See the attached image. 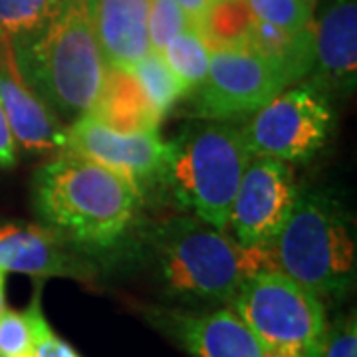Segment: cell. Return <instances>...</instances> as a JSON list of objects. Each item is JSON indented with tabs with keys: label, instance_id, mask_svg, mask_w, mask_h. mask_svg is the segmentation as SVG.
<instances>
[{
	"label": "cell",
	"instance_id": "44dd1931",
	"mask_svg": "<svg viewBox=\"0 0 357 357\" xmlns=\"http://www.w3.org/2000/svg\"><path fill=\"white\" fill-rule=\"evenodd\" d=\"M161 54L169 68L173 70V74L185 86L187 93H192L208 74L213 52L206 46L197 26H191L171 40Z\"/></svg>",
	"mask_w": 357,
	"mask_h": 357
},
{
	"label": "cell",
	"instance_id": "f1b7e54d",
	"mask_svg": "<svg viewBox=\"0 0 357 357\" xmlns=\"http://www.w3.org/2000/svg\"><path fill=\"white\" fill-rule=\"evenodd\" d=\"M4 286H6V272L0 270V314L6 307V294H4Z\"/></svg>",
	"mask_w": 357,
	"mask_h": 357
},
{
	"label": "cell",
	"instance_id": "f546056e",
	"mask_svg": "<svg viewBox=\"0 0 357 357\" xmlns=\"http://www.w3.org/2000/svg\"><path fill=\"white\" fill-rule=\"evenodd\" d=\"M304 2H307V4H312V6H316V0H304Z\"/></svg>",
	"mask_w": 357,
	"mask_h": 357
},
{
	"label": "cell",
	"instance_id": "8992f818",
	"mask_svg": "<svg viewBox=\"0 0 357 357\" xmlns=\"http://www.w3.org/2000/svg\"><path fill=\"white\" fill-rule=\"evenodd\" d=\"M229 307L264 347L268 357H321L328 337L324 300L280 270L244 282Z\"/></svg>",
	"mask_w": 357,
	"mask_h": 357
},
{
	"label": "cell",
	"instance_id": "5b68a950",
	"mask_svg": "<svg viewBox=\"0 0 357 357\" xmlns=\"http://www.w3.org/2000/svg\"><path fill=\"white\" fill-rule=\"evenodd\" d=\"M272 250L278 270L319 300L345 296L356 284L354 218L330 192L300 191Z\"/></svg>",
	"mask_w": 357,
	"mask_h": 357
},
{
	"label": "cell",
	"instance_id": "603a6c76",
	"mask_svg": "<svg viewBox=\"0 0 357 357\" xmlns=\"http://www.w3.org/2000/svg\"><path fill=\"white\" fill-rule=\"evenodd\" d=\"M256 20L280 26L286 30H302L314 20V6L304 0H244Z\"/></svg>",
	"mask_w": 357,
	"mask_h": 357
},
{
	"label": "cell",
	"instance_id": "8fae6325",
	"mask_svg": "<svg viewBox=\"0 0 357 357\" xmlns=\"http://www.w3.org/2000/svg\"><path fill=\"white\" fill-rule=\"evenodd\" d=\"M151 319L192 357H268L255 333L230 307L203 314L153 310Z\"/></svg>",
	"mask_w": 357,
	"mask_h": 357
},
{
	"label": "cell",
	"instance_id": "52a82bcc",
	"mask_svg": "<svg viewBox=\"0 0 357 357\" xmlns=\"http://www.w3.org/2000/svg\"><path fill=\"white\" fill-rule=\"evenodd\" d=\"M330 98L312 82L284 89L252 114L243 126L244 139L255 157L306 161L318 153L332 133Z\"/></svg>",
	"mask_w": 357,
	"mask_h": 357
},
{
	"label": "cell",
	"instance_id": "7c38bea8",
	"mask_svg": "<svg viewBox=\"0 0 357 357\" xmlns=\"http://www.w3.org/2000/svg\"><path fill=\"white\" fill-rule=\"evenodd\" d=\"M0 270L34 278H72L88 282L96 270L74 246L42 225L10 222L0 227Z\"/></svg>",
	"mask_w": 357,
	"mask_h": 357
},
{
	"label": "cell",
	"instance_id": "e0dca14e",
	"mask_svg": "<svg viewBox=\"0 0 357 357\" xmlns=\"http://www.w3.org/2000/svg\"><path fill=\"white\" fill-rule=\"evenodd\" d=\"M314 38H316L314 22L302 30H286L280 26L255 20L246 38V48L255 50L262 58L278 66L290 77V82L296 84L307 76L314 66V48H316Z\"/></svg>",
	"mask_w": 357,
	"mask_h": 357
},
{
	"label": "cell",
	"instance_id": "d4e9b609",
	"mask_svg": "<svg viewBox=\"0 0 357 357\" xmlns=\"http://www.w3.org/2000/svg\"><path fill=\"white\" fill-rule=\"evenodd\" d=\"M321 357H357L356 312L345 314L330 326Z\"/></svg>",
	"mask_w": 357,
	"mask_h": 357
},
{
	"label": "cell",
	"instance_id": "7402d4cb",
	"mask_svg": "<svg viewBox=\"0 0 357 357\" xmlns=\"http://www.w3.org/2000/svg\"><path fill=\"white\" fill-rule=\"evenodd\" d=\"M40 302V288L24 312L4 307L0 314V357H32L34 354V316Z\"/></svg>",
	"mask_w": 357,
	"mask_h": 357
},
{
	"label": "cell",
	"instance_id": "4316f807",
	"mask_svg": "<svg viewBox=\"0 0 357 357\" xmlns=\"http://www.w3.org/2000/svg\"><path fill=\"white\" fill-rule=\"evenodd\" d=\"M16 163H18L16 139H14L13 129L8 126V119L4 115V109L0 105V167L2 169H13Z\"/></svg>",
	"mask_w": 357,
	"mask_h": 357
},
{
	"label": "cell",
	"instance_id": "6da1fadb",
	"mask_svg": "<svg viewBox=\"0 0 357 357\" xmlns=\"http://www.w3.org/2000/svg\"><path fill=\"white\" fill-rule=\"evenodd\" d=\"M32 191L42 227L91 255L128 232L143 199L123 175L68 151L40 167Z\"/></svg>",
	"mask_w": 357,
	"mask_h": 357
},
{
	"label": "cell",
	"instance_id": "7a4b0ae2",
	"mask_svg": "<svg viewBox=\"0 0 357 357\" xmlns=\"http://www.w3.org/2000/svg\"><path fill=\"white\" fill-rule=\"evenodd\" d=\"M151 246L167 290L191 302L229 304L248 278L278 270L272 246H246L192 217L155 229Z\"/></svg>",
	"mask_w": 357,
	"mask_h": 357
},
{
	"label": "cell",
	"instance_id": "9a60e30c",
	"mask_svg": "<svg viewBox=\"0 0 357 357\" xmlns=\"http://www.w3.org/2000/svg\"><path fill=\"white\" fill-rule=\"evenodd\" d=\"M86 6L105 66L131 68L151 50V0H86Z\"/></svg>",
	"mask_w": 357,
	"mask_h": 357
},
{
	"label": "cell",
	"instance_id": "cb8c5ba5",
	"mask_svg": "<svg viewBox=\"0 0 357 357\" xmlns=\"http://www.w3.org/2000/svg\"><path fill=\"white\" fill-rule=\"evenodd\" d=\"M191 26H195L191 16L185 13L175 0H151V6H149L151 50L163 52L171 40Z\"/></svg>",
	"mask_w": 357,
	"mask_h": 357
},
{
	"label": "cell",
	"instance_id": "ac0fdd59",
	"mask_svg": "<svg viewBox=\"0 0 357 357\" xmlns=\"http://www.w3.org/2000/svg\"><path fill=\"white\" fill-rule=\"evenodd\" d=\"M256 16L244 0H215L199 22L197 30L211 52L244 48Z\"/></svg>",
	"mask_w": 357,
	"mask_h": 357
},
{
	"label": "cell",
	"instance_id": "2e32d148",
	"mask_svg": "<svg viewBox=\"0 0 357 357\" xmlns=\"http://www.w3.org/2000/svg\"><path fill=\"white\" fill-rule=\"evenodd\" d=\"M88 114L123 133H151L161 123L131 70L114 66H105L100 96Z\"/></svg>",
	"mask_w": 357,
	"mask_h": 357
},
{
	"label": "cell",
	"instance_id": "484cf974",
	"mask_svg": "<svg viewBox=\"0 0 357 357\" xmlns=\"http://www.w3.org/2000/svg\"><path fill=\"white\" fill-rule=\"evenodd\" d=\"M34 332H36V342H34L32 357H82L72 345L52 330V326L42 312V304L34 316Z\"/></svg>",
	"mask_w": 357,
	"mask_h": 357
},
{
	"label": "cell",
	"instance_id": "d6986e66",
	"mask_svg": "<svg viewBox=\"0 0 357 357\" xmlns=\"http://www.w3.org/2000/svg\"><path fill=\"white\" fill-rule=\"evenodd\" d=\"M128 70H131V74L137 77L145 98L149 100L155 114L161 117V121L177 105L181 98L189 96L181 79L169 68L161 52L149 50Z\"/></svg>",
	"mask_w": 357,
	"mask_h": 357
},
{
	"label": "cell",
	"instance_id": "83f0119b",
	"mask_svg": "<svg viewBox=\"0 0 357 357\" xmlns=\"http://www.w3.org/2000/svg\"><path fill=\"white\" fill-rule=\"evenodd\" d=\"M178 6L185 10V13L191 16L192 22H199L203 18V14L208 10V6L215 2V0H175Z\"/></svg>",
	"mask_w": 357,
	"mask_h": 357
},
{
	"label": "cell",
	"instance_id": "30bf717a",
	"mask_svg": "<svg viewBox=\"0 0 357 357\" xmlns=\"http://www.w3.org/2000/svg\"><path fill=\"white\" fill-rule=\"evenodd\" d=\"M64 151L82 155L123 175L141 192L155 185L167 153V143L157 131L123 133L93 115H82L66 128Z\"/></svg>",
	"mask_w": 357,
	"mask_h": 357
},
{
	"label": "cell",
	"instance_id": "9c48e42d",
	"mask_svg": "<svg viewBox=\"0 0 357 357\" xmlns=\"http://www.w3.org/2000/svg\"><path fill=\"white\" fill-rule=\"evenodd\" d=\"M300 195L294 171L274 157H252L230 206L232 238L246 246H272Z\"/></svg>",
	"mask_w": 357,
	"mask_h": 357
},
{
	"label": "cell",
	"instance_id": "ffe728a7",
	"mask_svg": "<svg viewBox=\"0 0 357 357\" xmlns=\"http://www.w3.org/2000/svg\"><path fill=\"white\" fill-rule=\"evenodd\" d=\"M64 0H0V36L22 44L38 36L60 13Z\"/></svg>",
	"mask_w": 357,
	"mask_h": 357
},
{
	"label": "cell",
	"instance_id": "4fadbf2b",
	"mask_svg": "<svg viewBox=\"0 0 357 357\" xmlns=\"http://www.w3.org/2000/svg\"><path fill=\"white\" fill-rule=\"evenodd\" d=\"M0 105L14 139L30 155L62 153L66 128L20 76L10 40L0 36Z\"/></svg>",
	"mask_w": 357,
	"mask_h": 357
},
{
	"label": "cell",
	"instance_id": "3957f363",
	"mask_svg": "<svg viewBox=\"0 0 357 357\" xmlns=\"http://www.w3.org/2000/svg\"><path fill=\"white\" fill-rule=\"evenodd\" d=\"M13 50L24 84L58 121L74 123L91 109L103 86L105 62L86 0H64L38 36L13 44Z\"/></svg>",
	"mask_w": 357,
	"mask_h": 357
},
{
	"label": "cell",
	"instance_id": "277c9868",
	"mask_svg": "<svg viewBox=\"0 0 357 357\" xmlns=\"http://www.w3.org/2000/svg\"><path fill=\"white\" fill-rule=\"evenodd\" d=\"M255 155L244 139L243 126L232 121H201L167 143L155 185L199 220L227 229L244 169Z\"/></svg>",
	"mask_w": 357,
	"mask_h": 357
},
{
	"label": "cell",
	"instance_id": "ba28073f",
	"mask_svg": "<svg viewBox=\"0 0 357 357\" xmlns=\"http://www.w3.org/2000/svg\"><path fill=\"white\" fill-rule=\"evenodd\" d=\"M292 86L276 64L250 48H227L211 54L204 82L195 89V115L230 121L250 115Z\"/></svg>",
	"mask_w": 357,
	"mask_h": 357
},
{
	"label": "cell",
	"instance_id": "5bb4252c",
	"mask_svg": "<svg viewBox=\"0 0 357 357\" xmlns=\"http://www.w3.org/2000/svg\"><path fill=\"white\" fill-rule=\"evenodd\" d=\"M312 84L328 98L349 96L357 82V2L333 0L316 24Z\"/></svg>",
	"mask_w": 357,
	"mask_h": 357
}]
</instances>
